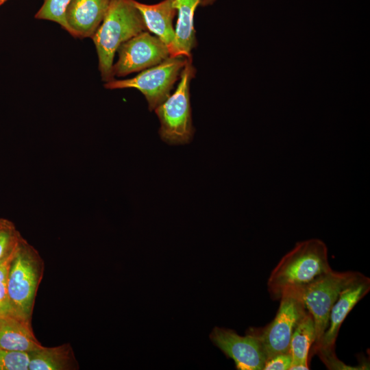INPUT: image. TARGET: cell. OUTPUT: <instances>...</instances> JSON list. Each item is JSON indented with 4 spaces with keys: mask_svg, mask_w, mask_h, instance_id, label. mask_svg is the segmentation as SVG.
<instances>
[{
    "mask_svg": "<svg viewBox=\"0 0 370 370\" xmlns=\"http://www.w3.org/2000/svg\"><path fill=\"white\" fill-rule=\"evenodd\" d=\"M330 270L323 241L311 238L298 242L272 270L267 281L268 292L273 300H278L285 290L302 288Z\"/></svg>",
    "mask_w": 370,
    "mask_h": 370,
    "instance_id": "1",
    "label": "cell"
},
{
    "mask_svg": "<svg viewBox=\"0 0 370 370\" xmlns=\"http://www.w3.org/2000/svg\"><path fill=\"white\" fill-rule=\"evenodd\" d=\"M147 30L143 17L133 0H112L101 25L92 38L103 81L115 79L112 75L114 58L125 41Z\"/></svg>",
    "mask_w": 370,
    "mask_h": 370,
    "instance_id": "2",
    "label": "cell"
},
{
    "mask_svg": "<svg viewBox=\"0 0 370 370\" xmlns=\"http://www.w3.org/2000/svg\"><path fill=\"white\" fill-rule=\"evenodd\" d=\"M44 269V261L38 251L22 237L12 260L8 278V295L14 316L32 320Z\"/></svg>",
    "mask_w": 370,
    "mask_h": 370,
    "instance_id": "3",
    "label": "cell"
},
{
    "mask_svg": "<svg viewBox=\"0 0 370 370\" xmlns=\"http://www.w3.org/2000/svg\"><path fill=\"white\" fill-rule=\"evenodd\" d=\"M195 73L190 58L181 71L175 92L154 110L160 123L159 135L169 145L186 144L193 137L190 85Z\"/></svg>",
    "mask_w": 370,
    "mask_h": 370,
    "instance_id": "4",
    "label": "cell"
},
{
    "mask_svg": "<svg viewBox=\"0 0 370 370\" xmlns=\"http://www.w3.org/2000/svg\"><path fill=\"white\" fill-rule=\"evenodd\" d=\"M279 300V308L271 323L262 329L250 328L247 332L260 341L266 360L290 352L293 333L308 312L299 288L285 290Z\"/></svg>",
    "mask_w": 370,
    "mask_h": 370,
    "instance_id": "5",
    "label": "cell"
},
{
    "mask_svg": "<svg viewBox=\"0 0 370 370\" xmlns=\"http://www.w3.org/2000/svg\"><path fill=\"white\" fill-rule=\"evenodd\" d=\"M185 56H170L161 63L141 71L134 77L105 82L107 89L136 88L145 96L150 110H154L171 95L187 60Z\"/></svg>",
    "mask_w": 370,
    "mask_h": 370,
    "instance_id": "6",
    "label": "cell"
},
{
    "mask_svg": "<svg viewBox=\"0 0 370 370\" xmlns=\"http://www.w3.org/2000/svg\"><path fill=\"white\" fill-rule=\"evenodd\" d=\"M356 273L352 271L339 272L332 269L299 288L305 307L314 323L315 341L312 347L320 342L327 329L330 310L339 293Z\"/></svg>",
    "mask_w": 370,
    "mask_h": 370,
    "instance_id": "7",
    "label": "cell"
},
{
    "mask_svg": "<svg viewBox=\"0 0 370 370\" xmlns=\"http://www.w3.org/2000/svg\"><path fill=\"white\" fill-rule=\"evenodd\" d=\"M369 290L370 279L356 271L339 293L330 310L327 329L320 342L312 347L310 356L317 354L324 364L336 358L334 349L339 329L349 312Z\"/></svg>",
    "mask_w": 370,
    "mask_h": 370,
    "instance_id": "8",
    "label": "cell"
},
{
    "mask_svg": "<svg viewBox=\"0 0 370 370\" xmlns=\"http://www.w3.org/2000/svg\"><path fill=\"white\" fill-rule=\"evenodd\" d=\"M117 52L118 60L112 66L114 77L142 71L170 57L167 46L147 31H143L123 42Z\"/></svg>",
    "mask_w": 370,
    "mask_h": 370,
    "instance_id": "9",
    "label": "cell"
},
{
    "mask_svg": "<svg viewBox=\"0 0 370 370\" xmlns=\"http://www.w3.org/2000/svg\"><path fill=\"white\" fill-rule=\"evenodd\" d=\"M210 338L227 357L234 360L237 369L263 370L266 358L255 336L247 332L243 336L231 329L214 327Z\"/></svg>",
    "mask_w": 370,
    "mask_h": 370,
    "instance_id": "10",
    "label": "cell"
},
{
    "mask_svg": "<svg viewBox=\"0 0 370 370\" xmlns=\"http://www.w3.org/2000/svg\"><path fill=\"white\" fill-rule=\"evenodd\" d=\"M112 0H72L66 11V31L79 38H92Z\"/></svg>",
    "mask_w": 370,
    "mask_h": 370,
    "instance_id": "11",
    "label": "cell"
},
{
    "mask_svg": "<svg viewBox=\"0 0 370 370\" xmlns=\"http://www.w3.org/2000/svg\"><path fill=\"white\" fill-rule=\"evenodd\" d=\"M216 0H172L177 10V21L175 28V39L170 56L192 58L191 51L196 45L194 16L199 5L212 4Z\"/></svg>",
    "mask_w": 370,
    "mask_h": 370,
    "instance_id": "12",
    "label": "cell"
},
{
    "mask_svg": "<svg viewBox=\"0 0 370 370\" xmlns=\"http://www.w3.org/2000/svg\"><path fill=\"white\" fill-rule=\"evenodd\" d=\"M133 1L143 17L147 30L163 42L170 53L175 39L173 20L177 14L172 0H163L153 5L144 4L135 0Z\"/></svg>",
    "mask_w": 370,
    "mask_h": 370,
    "instance_id": "13",
    "label": "cell"
},
{
    "mask_svg": "<svg viewBox=\"0 0 370 370\" xmlns=\"http://www.w3.org/2000/svg\"><path fill=\"white\" fill-rule=\"evenodd\" d=\"M42 345L35 336L31 321L9 314L0 316V348L31 352Z\"/></svg>",
    "mask_w": 370,
    "mask_h": 370,
    "instance_id": "14",
    "label": "cell"
},
{
    "mask_svg": "<svg viewBox=\"0 0 370 370\" xmlns=\"http://www.w3.org/2000/svg\"><path fill=\"white\" fill-rule=\"evenodd\" d=\"M29 370H77L79 364L69 343L56 347L43 345L29 352Z\"/></svg>",
    "mask_w": 370,
    "mask_h": 370,
    "instance_id": "15",
    "label": "cell"
},
{
    "mask_svg": "<svg viewBox=\"0 0 370 370\" xmlns=\"http://www.w3.org/2000/svg\"><path fill=\"white\" fill-rule=\"evenodd\" d=\"M315 341V328L312 315L307 312L295 328L290 343L292 365L290 370L309 369L310 347Z\"/></svg>",
    "mask_w": 370,
    "mask_h": 370,
    "instance_id": "16",
    "label": "cell"
},
{
    "mask_svg": "<svg viewBox=\"0 0 370 370\" xmlns=\"http://www.w3.org/2000/svg\"><path fill=\"white\" fill-rule=\"evenodd\" d=\"M72 0H44L35 14V18L47 20L59 24L66 31V11Z\"/></svg>",
    "mask_w": 370,
    "mask_h": 370,
    "instance_id": "17",
    "label": "cell"
},
{
    "mask_svg": "<svg viewBox=\"0 0 370 370\" xmlns=\"http://www.w3.org/2000/svg\"><path fill=\"white\" fill-rule=\"evenodd\" d=\"M21 238L11 221L0 218V260L16 249Z\"/></svg>",
    "mask_w": 370,
    "mask_h": 370,
    "instance_id": "18",
    "label": "cell"
},
{
    "mask_svg": "<svg viewBox=\"0 0 370 370\" xmlns=\"http://www.w3.org/2000/svg\"><path fill=\"white\" fill-rule=\"evenodd\" d=\"M17 247L0 260V316L14 315L8 295V278L10 267Z\"/></svg>",
    "mask_w": 370,
    "mask_h": 370,
    "instance_id": "19",
    "label": "cell"
},
{
    "mask_svg": "<svg viewBox=\"0 0 370 370\" xmlns=\"http://www.w3.org/2000/svg\"><path fill=\"white\" fill-rule=\"evenodd\" d=\"M29 353L0 348V370H29Z\"/></svg>",
    "mask_w": 370,
    "mask_h": 370,
    "instance_id": "20",
    "label": "cell"
},
{
    "mask_svg": "<svg viewBox=\"0 0 370 370\" xmlns=\"http://www.w3.org/2000/svg\"><path fill=\"white\" fill-rule=\"evenodd\" d=\"M292 361L290 352L279 354L266 360L263 370H288Z\"/></svg>",
    "mask_w": 370,
    "mask_h": 370,
    "instance_id": "21",
    "label": "cell"
},
{
    "mask_svg": "<svg viewBox=\"0 0 370 370\" xmlns=\"http://www.w3.org/2000/svg\"><path fill=\"white\" fill-rule=\"evenodd\" d=\"M7 0H0V5L5 2Z\"/></svg>",
    "mask_w": 370,
    "mask_h": 370,
    "instance_id": "22",
    "label": "cell"
}]
</instances>
